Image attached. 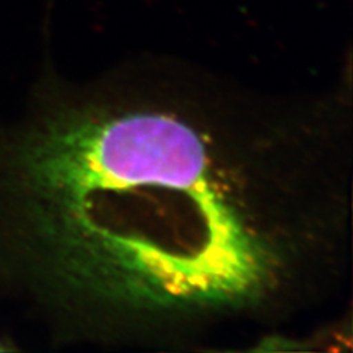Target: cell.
Masks as SVG:
<instances>
[{
  "label": "cell",
  "mask_w": 353,
  "mask_h": 353,
  "mask_svg": "<svg viewBox=\"0 0 353 353\" xmlns=\"http://www.w3.org/2000/svg\"><path fill=\"white\" fill-rule=\"evenodd\" d=\"M10 347L9 346H3L2 343H0V352H3V350H9Z\"/></svg>",
  "instance_id": "cell-2"
},
{
  "label": "cell",
  "mask_w": 353,
  "mask_h": 353,
  "mask_svg": "<svg viewBox=\"0 0 353 353\" xmlns=\"http://www.w3.org/2000/svg\"><path fill=\"white\" fill-rule=\"evenodd\" d=\"M352 171L350 80L274 93L165 61L46 71L0 127V292L58 345L279 343L346 283Z\"/></svg>",
  "instance_id": "cell-1"
}]
</instances>
